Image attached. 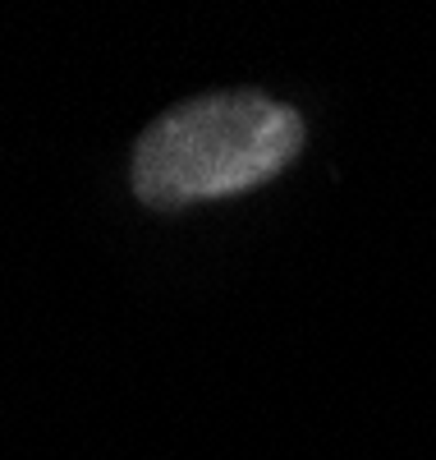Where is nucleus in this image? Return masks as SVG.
<instances>
[{"instance_id": "nucleus-1", "label": "nucleus", "mask_w": 436, "mask_h": 460, "mask_svg": "<svg viewBox=\"0 0 436 460\" xmlns=\"http://www.w3.org/2000/svg\"><path fill=\"white\" fill-rule=\"evenodd\" d=\"M303 147V115L262 93H207L156 120L134 147V194L147 208H184L249 194Z\"/></svg>"}]
</instances>
